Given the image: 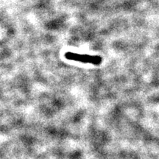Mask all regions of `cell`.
I'll list each match as a JSON object with an SVG mask.
<instances>
[{"mask_svg": "<svg viewBox=\"0 0 159 159\" xmlns=\"http://www.w3.org/2000/svg\"><path fill=\"white\" fill-rule=\"evenodd\" d=\"M65 57L68 60L71 61H79L82 63H89L94 65H99L102 62V57L99 56H92L89 55H80L74 52H67L65 55Z\"/></svg>", "mask_w": 159, "mask_h": 159, "instance_id": "1", "label": "cell"}]
</instances>
